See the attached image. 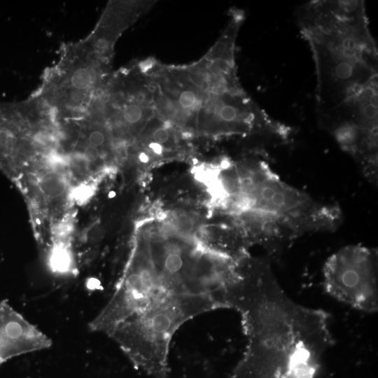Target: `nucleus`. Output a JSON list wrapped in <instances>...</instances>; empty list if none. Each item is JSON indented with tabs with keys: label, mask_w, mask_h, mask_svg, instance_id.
Instances as JSON below:
<instances>
[{
	"label": "nucleus",
	"mask_w": 378,
	"mask_h": 378,
	"mask_svg": "<svg viewBox=\"0 0 378 378\" xmlns=\"http://www.w3.org/2000/svg\"><path fill=\"white\" fill-rule=\"evenodd\" d=\"M164 248L160 241L138 243L110 299L89 323L153 378H167L170 344L180 327L202 313L231 309L241 279L230 257L210 250L175 268L165 262Z\"/></svg>",
	"instance_id": "f257e3e1"
},
{
	"label": "nucleus",
	"mask_w": 378,
	"mask_h": 378,
	"mask_svg": "<svg viewBox=\"0 0 378 378\" xmlns=\"http://www.w3.org/2000/svg\"><path fill=\"white\" fill-rule=\"evenodd\" d=\"M232 309L247 337L232 378H312L333 343L329 315L291 300L267 259L246 261Z\"/></svg>",
	"instance_id": "f03ea898"
},
{
	"label": "nucleus",
	"mask_w": 378,
	"mask_h": 378,
	"mask_svg": "<svg viewBox=\"0 0 378 378\" xmlns=\"http://www.w3.org/2000/svg\"><path fill=\"white\" fill-rule=\"evenodd\" d=\"M295 16L313 55L319 124L378 97L377 46L363 1H309Z\"/></svg>",
	"instance_id": "7ed1b4c3"
},
{
	"label": "nucleus",
	"mask_w": 378,
	"mask_h": 378,
	"mask_svg": "<svg viewBox=\"0 0 378 378\" xmlns=\"http://www.w3.org/2000/svg\"><path fill=\"white\" fill-rule=\"evenodd\" d=\"M231 211L243 216L251 240L274 251L306 233L332 231L342 222L337 206L323 204L288 185L265 161L236 169Z\"/></svg>",
	"instance_id": "20e7f679"
},
{
	"label": "nucleus",
	"mask_w": 378,
	"mask_h": 378,
	"mask_svg": "<svg viewBox=\"0 0 378 378\" xmlns=\"http://www.w3.org/2000/svg\"><path fill=\"white\" fill-rule=\"evenodd\" d=\"M323 286L332 298L358 310L378 307L377 251L361 244L332 254L323 268Z\"/></svg>",
	"instance_id": "39448f33"
},
{
	"label": "nucleus",
	"mask_w": 378,
	"mask_h": 378,
	"mask_svg": "<svg viewBox=\"0 0 378 378\" xmlns=\"http://www.w3.org/2000/svg\"><path fill=\"white\" fill-rule=\"evenodd\" d=\"M51 345V340L7 300L0 302V365L12 358L46 349Z\"/></svg>",
	"instance_id": "423d86ee"
},
{
	"label": "nucleus",
	"mask_w": 378,
	"mask_h": 378,
	"mask_svg": "<svg viewBox=\"0 0 378 378\" xmlns=\"http://www.w3.org/2000/svg\"><path fill=\"white\" fill-rule=\"evenodd\" d=\"M48 265L52 272L64 276L74 271V258L71 248L64 243L55 244L48 255Z\"/></svg>",
	"instance_id": "0eeeda50"
},
{
	"label": "nucleus",
	"mask_w": 378,
	"mask_h": 378,
	"mask_svg": "<svg viewBox=\"0 0 378 378\" xmlns=\"http://www.w3.org/2000/svg\"><path fill=\"white\" fill-rule=\"evenodd\" d=\"M69 80L74 89L85 92L92 85V71L87 66L76 67L71 72Z\"/></svg>",
	"instance_id": "6e6552de"
},
{
	"label": "nucleus",
	"mask_w": 378,
	"mask_h": 378,
	"mask_svg": "<svg viewBox=\"0 0 378 378\" xmlns=\"http://www.w3.org/2000/svg\"><path fill=\"white\" fill-rule=\"evenodd\" d=\"M41 183L42 190L50 197L59 195L66 188L64 180L55 174H48L44 176Z\"/></svg>",
	"instance_id": "1a4fd4ad"
},
{
	"label": "nucleus",
	"mask_w": 378,
	"mask_h": 378,
	"mask_svg": "<svg viewBox=\"0 0 378 378\" xmlns=\"http://www.w3.org/2000/svg\"><path fill=\"white\" fill-rule=\"evenodd\" d=\"M143 116L142 108L137 104L128 105L123 111L122 118L129 124H135Z\"/></svg>",
	"instance_id": "9d476101"
},
{
	"label": "nucleus",
	"mask_w": 378,
	"mask_h": 378,
	"mask_svg": "<svg viewBox=\"0 0 378 378\" xmlns=\"http://www.w3.org/2000/svg\"><path fill=\"white\" fill-rule=\"evenodd\" d=\"M197 103L195 94L189 90L181 92L178 96V104L183 108H192Z\"/></svg>",
	"instance_id": "9b49d317"
},
{
	"label": "nucleus",
	"mask_w": 378,
	"mask_h": 378,
	"mask_svg": "<svg viewBox=\"0 0 378 378\" xmlns=\"http://www.w3.org/2000/svg\"><path fill=\"white\" fill-rule=\"evenodd\" d=\"M194 226V223L190 217L181 214L176 218V227L183 233L190 232Z\"/></svg>",
	"instance_id": "f8f14e48"
},
{
	"label": "nucleus",
	"mask_w": 378,
	"mask_h": 378,
	"mask_svg": "<svg viewBox=\"0 0 378 378\" xmlns=\"http://www.w3.org/2000/svg\"><path fill=\"white\" fill-rule=\"evenodd\" d=\"M106 139L105 134L99 130H92L88 135L89 144L97 148L104 145Z\"/></svg>",
	"instance_id": "ddd939ff"
},
{
	"label": "nucleus",
	"mask_w": 378,
	"mask_h": 378,
	"mask_svg": "<svg viewBox=\"0 0 378 378\" xmlns=\"http://www.w3.org/2000/svg\"><path fill=\"white\" fill-rule=\"evenodd\" d=\"M153 139L155 142L162 145L169 140V132L164 127L158 128L153 133Z\"/></svg>",
	"instance_id": "4468645a"
},
{
	"label": "nucleus",
	"mask_w": 378,
	"mask_h": 378,
	"mask_svg": "<svg viewBox=\"0 0 378 378\" xmlns=\"http://www.w3.org/2000/svg\"><path fill=\"white\" fill-rule=\"evenodd\" d=\"M85 158L89 161H94L99 157L98 148L89 145L84 151Z\"/></svg>",
	"instance_id": "2eb2a0df"
},
{
	"label": "nucleus",
	"mask_w": 378,
	"mask_h": 378,
	"mask_svg": "<svg viewBox=\"0 0 378 378\" xmlns=\"http://www.w3.org/2000/svg\"><path fill=\"white\" fill-rule=\"evenodd\" d=\"M149 146L150 148L153 150V152L158 155L161 154L162 152V146L158 143L153 142L149 145Z\"/></svg>",
	"instance_id": "dca6fc26"
},
{
	"label": "nucleus",
	"mask_w": 378,
	"mask_h": 378,
	"mask_svg": "<svg viewBox=\"0 0 378 378\" xmlns=\"http://www.w3.org/2000/svg\"><path fill=\"white\" fill-rule=\"evenodd\" d=\"M139 160L142 162H147L149 160V158L146 153H141L139 155Z\"/></svg>",
	"instance_id": "f3484780"
}]
</instances>
